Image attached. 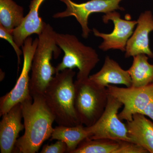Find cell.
Returning <instances> with one entry per match:
<instances>
[{"label":"cell","instance_id":"obj_6","mask_svg":"<svg viewBox=\"0 0 153 153\" xmlns=\"http://www.w3.org/2000/svg\"><path fill=\"white\" fill-rule=\"evenodd\" d=\"M38 43V38L33 40L29 37L25 40L22 47L24 62L22 72L13 88L0 98V116L8 112L16 105L32 98L30 91V72Z\"/></svg>","mask_w":153,"mask_h":153},{"label":"cell","instance_id":"obj_19","mask_svg":"<svg viewBox=\"0 0 153 153\" xmlns=\"http://www.w3.org/2000/svg\"><path fill=\"white\" fill-rule=\"evenodd\" d=\"M25 17L23 7L13 0H0V25L10 33L22 25Z\"/></svg>","mask_w":153,"mask_h":153},{"label":"cell","instance_id":"obj_22","mask_svg":"<svg viewBox=\"0 0 153 153\" xmlns=\"http://www.w3.org/2000/svg\"><path fill=\"white\" fill-rule=\"evenodd\" d=\"M143 114L149 117L153 121V98L145 108Z\"/></svg>","mask_w":153,"mask_h":153},{"label":"cell","instance_id":"obj_14","mask_svg":"<svg viewBox=\"0 0 153 153\" xmlns=\"http://www.w3.org/2000/svg\"><path fill=\"white\" fill-rule=\"evenodd\" d=\"M89 79L102 87H106L111 84L123 85L127 87L131 86V77L128 70H124L108 56L105 57L100 70L89 76Z\"/></svg>","mask_w":153,"mask_h":153},{"label":"cell","instance_id":"obj_1","mask_svg":"<svg viewBox=\"0 0 153 153\" xmlns=\"http://www.w3.org/2000/svg\"><path fill=\"white\" fill-rule=\"evenodd\" d=\"M25 131L19 138L13 153L38 152L43 143L51 138L55 121L43 95H38L21 102Z\"/></svg>","mask_w":153,"mask_h":153},{"label":"cell","instance_id":"obj_18","mask_svg":"<svg viewBox=\"0 0 153 153\" xmlns=\"http://www.w3.org/2000/svg\"><path fill=\"white\" fill-rule=\"evenodd\" d=\"M149 57L145 54L134 56L132 64L128 69L132 87H143L153 82V65L149 63Z\"/></svg>","mask_w":153,"mask_h":153},{"label":"cell","instance_id":"obj_9","mask_svg":"<svg viewBox=\"0 0 153 153\" xmlns=\"http://www.w3.org/2000/svg\"><path fill=\"white\" fill-rule=\"evenodd\" d=\"M109 95L123 105L122 111L118 114L121 120L129 121L136 114H143L149 102L153 98V82L142 87L120 88L108 85L106 87Z\"/></svg>","mask_w":153,"mask_h":153},{"label":"cell","instance_id":"obj_7","mask_svg":"<svg viewBox=\"0 0 153 153\" xmlns=\"http://www.w3.org/2000/svg\"><path fill=\"white\" fill-rule=\"evenodd\" d=\"M123 106L120 102L108 94L106 107L101 116L93 125L86 126L89 134L88 138L91 140L108 139L131 142L126 124L118 117V112Z\"/></svg>","mask_w":153,"mask_h":153},{"label":"cell","instance_id":"obj_4","mask_svg":"<svg viewBox=\"0 0 153 153\" xmlns=\"http://www.w3.org/2000/svg\"><path fill=\"white\" fill-rule=\"evenodd\" d=\"M56 39L57 45L64 52L62 61L55 67L56 73L67 68H77L76 79L88 78L100 61L95 49L84 45L71 34L57 33Z\"/></svg>","mask_w":153,"mask_h":153},{"label":"cell","instance_id":"obj_12","mask_svg":"<svg viewBox=\"0 0 153 153\" xmlns=\"http://www.w3.org/2000/svg\"><path fill=\"white\" fill-rule=\"evenodd\" d=\"M2 117L0 122L1 152L13 153L19 133L25 128V125L22 123L23 115L21 103L15 105Z\"/></svg>","mask_w":153,"mask_h":153},{"label":"cell","instance_id":"obj_21","mask_svg":"<svg viewBox=\"0 0 153 153\" xmlns=\"http://www.w3.org/2000/svg\"><path fill=\"white\" fill-rule=\"evenodd\" d=\"M41 153H67V146L65 143L61 140H57L55 143L45 145L40 152Z\"/></svg>","mask_w":153,"mask_h":153},{"label":"cell","instance_id":"obj_17","mask_svg":"<svg viewBox=\"0 0 153 153\" xmlns=\"http://www.w3.org/2000/svg\"><path fill=\"white\" fill-rule=\"evenodd\" d=\"M89 136L87 127L82 124L73 126L58 125L54 128L51 140L62 141L67 146V153H72Z\"/></svg>","mask_w":153,"mask_h":153},{"label":"cell","instance_id":"obj_11","mask_svg":"<svg viewBox=\"0 0 153 153\" xmlns=\"http://www.w3.org/2000/svg\"><path fill=\"white\" fill-rule=\"evenodd\" d=\"M135 30L128 41L125 57H133L145 54L153 58V52L149 46V34L153 31V15L150 10L145 11L137 20Z\"/></svg>","mask_w":153,"mask_h":153},{"label":"cell","instance_id":"obj_15","mask_svg":"<svg viewBox=\"0 0 153 153\" xmlns=\"http://www.w3.org/2000/svg\"><path fill=\"white\" fill-rule=\"evenodd\" d=\"M131 142L153 153V123L142 114H136L126 123Z\"/></svg>","mask_w":153,"mask_h":153},{"label":"cell","instance_id":"obj_10","mask_svg":"<svg viewBox=\"0 0 153 153\" xmlns=\"http://www.w3.org/2000/svg\"><path fill=\"white\" fill-rule=\"evenodd\" d=\"M102 19L105 24L112 21L114 28L109 34L100 33L97 29L93 28L94 35L103 40L99 48L103 52L110 49H117L125 52L128 41L133 33L134 28L137 24V21L122 19L120 13L116 11L105 14Z\"/></svg>","mask_w":153,"mask_h":153},{"label":"cell","instance_id":"obj_13","mask_svg":"<svg viewBox=\"0 0 153 153\" xmlns=\"http://www.w3.org/2000/svg\"><path fill=\"white\" fill-rule=\"evenodd\" d=\"M143 148L126 141L86 138L72 153H148Z\"/></svg>","mask_w":153,"mask_h":153},{"label":"cell","instance_id":"obj_2","mask_svg":"<svg viewBox=\"0 0 153 153\" xmlns=\"http://www.w3.org/2000/svg\"><path fill=\"white\" fill-rule=\"evenodd\" d=\"M75 74V71L69 68L56 73L43 95L55 122L59 126H73L81 124L74 108Z\"/></svg>","mask_w":153,"mask_h":153},{"label":"cell","instance_id":"obj_20","mask_svg":"<svg viewBox=\"0 0 153 153\" xmlns=\"http://www.w3.org/2000/svg\"><path fill=\"white\" fill-rule=\"evenodd\" d=\"M0 38L7 40L10 44L16 54L17 57H18V64H21L20 57L23 54V51L21 50L20 47L15 42L13 34L9 32L7 30L5 29L2 25H0Z\"/></svg>","mask_w":153,"mask_h":153},{"label":"cell","instance_id":"obj_8","mask_svg":"<svg viewBox=\"0 0 153 153\" xmlns=\"http://www.w3.org/2000/svg\"><path fill=\"white\" fill-rule=\"evenodd\" d=\"M66 5V9L63 12L54 14V19H62L74 16L79 23L82 28V36L87 39L91 30L88 27L89 16L93 13H103L120 10H125L120 4L123 0H90L86 2L77 4L71 0H60Z\"/></svg>","mask_w":153,"mask_h":153},{"label":"cell","instance_id":"obj_3","mask_svg":"<svg viewBox=\"0 0 153 153\" xmlns=\"http://www.w3.org/2000/svg\"><path fill=\"white\" fill-rule=\"evenodd\" d=\"M57 33L49 24H45L38 36V46L35 51L31 67L30 93L32 97L43 95L45 91L56 74L55 67L51 63L52 56L56 59L61 50L56 42Z\"/></svg>","mask_w":153,"mask_h":153},{"label":"cell","instance_id":"obj_16","mask_svg":"<svg viewBox=\"0 0 153 153\" xmlns=\"http://www.w3.org/2000/svg\"><path fill=\"white\" fill-rule=\"evenodd\" d=\"M45 0H32L30 11L25 17L22 25L15 29L13 34L14 39L19 47H22L26 39L33 34L40 35L46 24L39 16V10Z\"/></svg>","mask_w":153,"mask_h":153},{"label":"cell","instance_id":"obj_5","mask_svg":"<svg viewBox=\"0 0 153 153\" xmlns=\"http://www.w3.org/2000/svg\"><path fill=\"white\" fill-rule=\"evenodd\" d=\"M74 108L81 124L91 126L104 112L107 103L106 87L95 84L89 79L74 81Z\"/></svg>","mask_w":153,"mask_h":153}]
</instances>
